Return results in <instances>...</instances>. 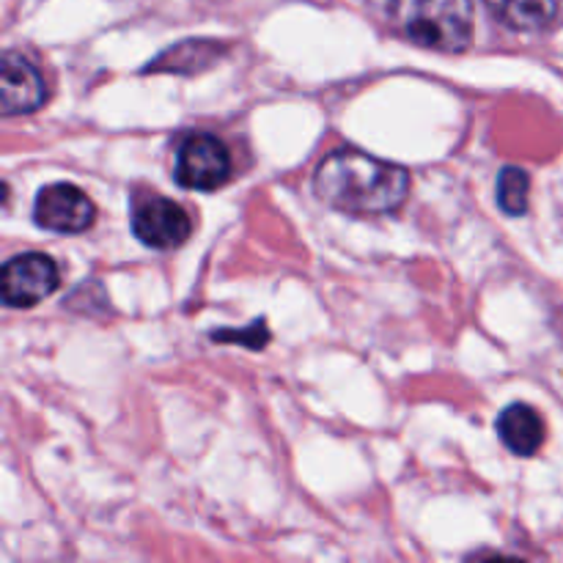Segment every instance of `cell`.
<instances>
[{"instance_id": "1", "label": "cell", "mask_w": 563, "mask_h": 563, "mask_svg": "<svg viewBox=\"0 0 563 563\" xmlns=\"http://www.w3.org/2000/svg\"><path fill=\"white\" fill-rule=\"evenodd\" d=\"M313 192L322 203L346 214H388L405 203L410 174L401 165L372 154L341 148L313 174Z\"/></svg>"}, {"instance_id": "2", "label": "cell", "mask_w": 563, "mask_h": 563, "mask_svg": "<svg viewBox=\"0 0 563 563\" xmlns=\"http://www.w3.org/2000/svg\"><path fill=\"white\" fill-rule=\"evenodd\" d=\"M396 25L418 47L462 53L473 38L471 0H394Z\"/></svg>"}, {"instance_id": "3", "label": "cell", "mask_w": 563, "mask_h": 563, "mask_svg": "<svg viewBox=\"0 0 563 563\" xmlns=\"http://www.w3.org/2000/svg\"><path fill=\"white\" fill-rule=\"evenodd\" d=\"M231 176V154L223 141L198 132L179 146L176 157V181L187 190H218Z\"/></svg>"}, {"instance_id": "4", "label": "cell", "mask_w": 563, "mask_h": 563, "mask_svg": "<svg viewBox=\"0 0 563 563\" xmlns=\"http://www.w3.org/2000/svg\"><path fill=\"white\" fill-rule=\"evenodd\" d=\"M60 284L58 264L44 253H25L3 264L0 289L9 308H31L53 295Z\"/></svg>"}, {"instance_id": "5", "label": "cell", "mask_w": 563, "mask_h": 563, "mask_svg": "<svg viewBox=\"0 0 563 563\" xmlns=\"http://www.w3.org/2000/svg\"><path fill=\"white\" fill-rule=\"evenodd\" d=\"M33 220L55 234H80L93 223V203L75 185H49L36 196Z\"/></svg>"}, {"instance_id": "6", "label": "cell", "mask_w": 563, "mask_h": 563, "mask_svg": "<svg viewBox=\"0 0 563 563\" xmlns=\"http://www.w3.org/2000/svg\"><path fill=\"white\" fill-rule=\"evenodd\" d=\"M132 231L146 247L170 251V247H179L190 236L192 220L176 201L154 198V201L137 207V212L132 214Z\"/></svg>"}, {"instance_id": "7", "label": "cell", "mask_w": 563, "mask_h": 563, "mask_svg": "<svg viewBox=\"0 0 563 563\" xmlns=\"http://www.w3.org/2000/svg\"><path fill=\"white\" fill-rule=\"evenodd\" d=\"M47 88H44L42 75L36 66L22 55L9 53L3 58V97H0V110L3 115L33 113L44 104Z\"/></svg>"}, {"instance_id": "8", "label": "cell", "mask_w": 563, "mask_h": 563, "mask_svg": "<svg viewBox=\"0 0 563 563\" xmlns=\"http://www.w3.org/2000/svg\"><path fill=\"white\" fill-rule=\"evenodd\" d=\"M500 443L517 456H533L544 445V421L533 407L511 405L498 416Z\"/></svg>"}, {"instance_id": "9", "label": "cell", "mask_w": 563, "mask_h": 563, "mask_svg": "<svg viewBox=\"0 0 563 563\" xmlns=\"http://www.w3.org/2000/svg\"><path fill=\"white\" fill-rule=\"evenodd\" d=\"M561 0H500V14L517 31H542L555 20Z\"/></svg>"}, {"instance_id": "10", "label": "cell", "mask_w": 563, "mask_h": 563, "mask_svg": "<svg viewBox=\"0 0 563 563\" xmlns=\"http://www.w3.org/2000/svg\"><path fill=\"white\" fill-rule=\"evenodd\" d=\"M528 174L517 165H506L498 174V203L506 214L520 218L528 209Z\"/></svg>"}]
</instances>
